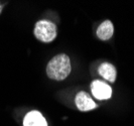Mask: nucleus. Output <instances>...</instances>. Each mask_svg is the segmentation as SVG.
I'll use <instances>...</instances> for the list:
<instances>
[{
  "label": "nucleus",
  "mask_w": 134,
  "mask_h": 126,
  "mask_svg": "<svg viewBox=\"0 0 134 126\" xmlns=\"http://www.w3.org/2000/svg\"><path fill=\"white\" fill-rule=\"evenodd\" d=\"M99 74L104 79L109 81L110 83H113L116 80V69L113 65L109 63H103L99 68Z\"/></svg>",
  "instance_id": "7"
},
{
  "label": "nucleus",
  "mask_w": 134,
  "mask_h": 126,
  "mask_svg": "<svg viewBox=\"0 0 134 126\" xmlns=\"http://www.w3.org/2000/svg\"><path fill=\"white\" fill-rule=\"evenodd\" d=\"M113 32H114V26L110 20H105L104 22H102V24H100V26L97 29V35L102 40H107L111 39Z\"/></svg>",
  "instance_id": "6"
},
{
  "label": "nucleus",
  "mask_w": 134,
  "mask_h": 126,
  "mask_svg": "<svg viewBox=\"0 0 134 126\" xmlns=\"http://www.w3.org/2000/svg\"><path fill=\"white\" fill-rule=\"evenodd\" d=\"M71 61L65 53L55 56L49 61L47 67V74L48 78L55 81L65 80L71 73Z\"/></svg>",
  "instance_id": "1"
},
{
  "label": "nucleus",
  "mask_w": 134,
  "mask_h": 126,
  "mask_svg": "<svg viewBox=\"0 0 134 126\" xmlns=\"http://www.w3.org/2000/svg\"><path fill=\"white\" fill-rule=\"evenodd\" d=\"M91 90L94 97L98 100L110 99L112 96V89L108 84L96 80L91 84Z\"/></svg>",
  "instance_id": "3"
},
{
  "label": "nucleus",
  "mask_w": 134,
  "mask_h": 126,
  "mask_svg": "<svg viewBox=\"0 0 134 126\" xmlns=\"http://www.w3.org/2000/svg\"><path fill=\"white\" fill-rule=\"evenodd\" d=\"M1 10H2V5H0V13H1Z\"/></svg>",
  "instance_id": "8"
},
{
  "label": "nucleus",
  "mask_w": 134,
  "mask_h": 126,
  "mask_svg": "<svg viewBox=\"0 0 134 126\" xmlns=\"http://www.w3.org/2000/svg\"><path fill=\"white\" fill-rule=\"evenodd\" d=\"M76 105L80 111H90L97 107V104L86 92H79L76 96Z\"/></svg>",
  "instance_id": "4"
},
{
  "label": "nucleus",
  "mask_w": 134,
  "mask_h": 126,
  "mask_svg": "<svg viewBox=\"0 0 134 126\" xmlns=\"http://www.w3.org/2000/svg\"><path fill=\"white\" fill-rule=\"evenodd\" d=\"M34 35L42 42H52L57 36V27L48 20H40L34 27Z\"/></svg>",
  "instance_id": "2"
},
{
  "label": "nucleus",
  "mask_w": 134,
  "mask_h": 126,
  "mask_svg": "<svg viewBox=\"0 0 134 126\" xmlns=\"http://www.w3.org/2000/svg\"><path fill=\"white\" fill-rule=\"evenodd\" d=\"M23 126H47V123L41 113L34 110L26 114L23 119Z\"/></svg>",
  "instance_id": "5"
}]
</instances>
